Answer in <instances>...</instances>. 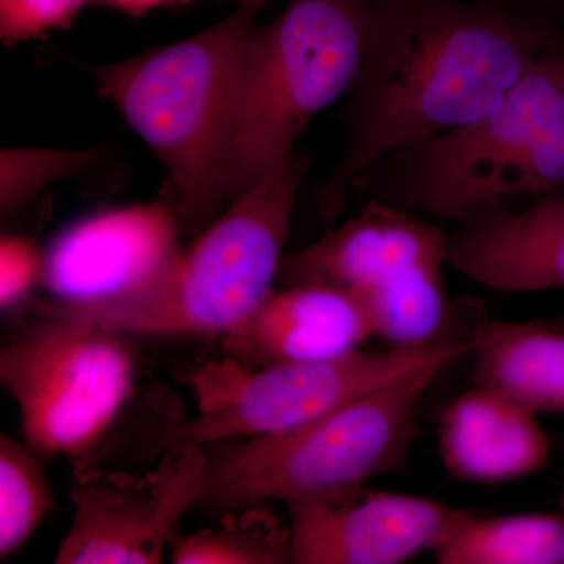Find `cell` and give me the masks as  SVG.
I'll return each mask as SVG.
<instances>
[{"instance_id": "ba28073f", "label": "cell", "mask_w": 564, "mask_h": 564, "mask_svg": "<svg viewBox=\"0 0 564 564\" xmlns=\"http://www.w3.org/2000/svg\"><path fill=\"white\" fill-rule=\"evenodd\" d=\"M470 347V339L448 340L434 347L358 350L329 361L261 367L226 358L193 373L198 414L165 433L163 445L207 447L288 432L423 367L452 366L469 355Z\"/></svg>"}, {"instance_id": "ffe728a7", "label": "cell", "mask_w": 564, "mask_h": 564, "mask_svg": "<svg viewBox=\"0 0 564 564\" xmlns=\"http://www.w3.org/2000/svg\"><path fill=\"white\" fill-rule=\"evenodd\" d=\"M564 191V117L503 163L478 193L481 209Z\"/></svg>"}, {"instance_id": "7c38bea8", "label": "cell", "mask_w": 564, "mask_h": 564, "mask_svg": "<svg viewBox=\"0 0 564 564\" xmlns=\"http://www.w3.org/2000/svg\"><path fill=\"white\" fill-rule=\"evenodd\" d=\"M295 564H400L434 552L458 508L369 485L288 505Z\"/></svg>"}, {"instance_id": "44dd1931", "label": "cell", "mask_w": 564, "mask_h": 564, "mask_svg": "<svg viewBox=\"0 0 564 564\" xmlns=\"http://www.w3.org/2000/svg\"><path fill=\"white\" fill-rule=\"evenodd\" d=\"M101 158V150L63 151L50 148H9L0 155V209H20L54 182L79 176Z\"/></svg>"}, {"instance_id": "5b68a950", "label": "cell", "mask_w": 564, "mask_h": 564, "mask_svg": "<svg viewBox=\"0 0 564 564\" xmlns=\"http://www.w3.org/2000/svg\"><path fill=\"white\" fill-rule=\"evenodd\" d=\"M367 25V0H292L252 25L226 161L229 204L278 172L314 118L350 91Z\"/></svg>"}, {"instance_id": "7402d4cb", "label": "cell", "mask_w": 564, "mask_h": 564, "mask_svg": "<svg viewBox=\"0 0 564 564\" xmlns=\"http://www.w3.org/2000/svg\"><path fill=\"white\" fill-rule=\"evenodd\" d=\"M88 0H0V40L14 46L69 28Z\"/></svg>"}, {"instance_id": "52a82bcc", "label": "cell", "mask_w": 564, "mask_h": 564, "mask_svg": "<svg viewBox=\"0 0 564 564\" xmlns=\"http://www.w3.org/2000/svg\"><path fill=\"white\" fill-rule=\"evenodd\" d=\"M124 334L46 311V321L0 352V381L20 413L25 444L41 455L88 463L135 388Z\"/></svg>"}, {"instance_id": "ac0fdd59", "label": "cell", "mask_w": 564, "mask_h": 564, "mask_svg": "<svg viewBox=\"0 0 564 564\" xmlns=\"http://www.w3.org/2000/svg\"><path fill=\"white\" fill-rule=\"evenodd\" d=\"M221 522L180 534L170 549L174 564H289L292 534L289 521L256 503L223 513Z\"/></svg>"}, {"instance_id": "8fae6325", "label": "cell", "mask_w": 564, "mask_h": 564, "mask_svg": "<svg viewBox=\"0 0 564 564\" xmlns=\"http://www.w3.org/2000/svg\"><path fill=\"white\" fill-rule=\"evenodd\" d=\"M182 234L166 202L96 212L47 245L41 284L55 306L113 302L150 284L182 250Z\"/></svg>"}, {"instance_id": "cb8c5ba5", "label": "cell", "mask_w": 564, "mask_h": 564, "mask_svg": "<svg viewBox=\"0 0 564 564\" xmlns=\"http://www.w3.org/2000/svg\"><path fill=\"white\" fill-rule=\"evenodd\" d=\"M88 2L110 7V9L129 14V17L139 18L150 13L151 10L162 9V7L188 6L193 0H88Z\"/></svg>"}, {"instance_id": "9c48e42d", "label": "cell", "mask_w": 564, "mask_h": 564, "mask_svg": "<svg viewBox=\"0 0 564 564\" xmlns=\"http://www.w3.org/2000/svg\"><path fill=\"white\" fill-rule=\"evenodd\" d=\"M564 117V44H552L480 118L391 152L359 191L436 218L462 221L475 193L503 163Z\"/></svg>"}, {"instance_id": "d6986e66", "label": "cell", "mask_w": 564, "mask_h": 564, "mask_svg": "<svg viewBox=\"0 0 564 564\" xmlns=\"http://www.w3.org/2000/svg\"><path fill=\"white\" fill-rule=\"evenodd\" d=\"M54 507L50 478L28 444L0 436V558L31 540Z\"/></svg>"}, {"instance_id": "277c9868", "label": "cell", "mask_w": 564, "mask_h": 564, "mask_svg": "<svg viewBox=\"0 0 564 564\" xmlns=\"http://www.w3.org/2000/svg\"><path fill=\"white\" fill-rule=\"evenodd\" d=\"M448 367H423L288 432L204 447L196 508L228 513L256 503L288 507L395 473L421 432L426 392Z\"/></svg>"}, {"instance_id": "d4e9b609", "label": "cell", "mask_w": 564, "mask_h": 564, "mask_svg": "<svg viewBox=\"0 0 564 564\" xmlns=\"http://www.w3.org/2000/svg\"><path fill=\"white\" fill-rule=\"evenodd\" d=\"M232 2H236L237 6H254L262 9L269 0H232Z\"/></svg>"}, {"instance_id": "4fadbf2b", "label": "cell", "mask_w": 564, "mask_h": 564, "mask_svg": "<svg viewBox=\"0 0 564 564\" xmlns=\"http://www.w3.org/2000/svg\"><path fill=\"white\" fill-rule=\"evenodd\" d=\"M445 261L470 281L508 293L564 289V191L521 210H478L447 232Z\"/></svg>"}, {"instance_id": "6da1fadb", "label": "cell", "mask_w": 564, "mask_h": 564, "mask_svg": "<svg viewBox=\"0 0 564 564\" xmlns=\"http://www.w3.org/2000/svg\"><path fill=\"white\" fill-rule=\"evenodd\" d=\"M367 3L361 63L339 118L343 151L317 193L326 218L381 159L477 120L556 43L496 3Z\"/></svg>"}, {"instance_id": "e0dca14e", "label": "cell", "mask_w": 564, "mask_h": 564, "mask_svg": "<svg viewBox=\"0 0 564 564\" xmlns=\"http://www.w3.org/2000/svg\"><path fill=\"white\" fill-rule=\"evenodd\" d=\"M433 555L440 564H564V514L458 510Z\"/></svg>"}, {"instance_id": "30bf717a", "label": "cell", "mask_w": 564, "mask_h": 564, "mask_svg": "<svg viewBox=\"0 0 564 564\" xmlns=\"http://www.w3.org/2000/svg\"><path fill=\"white\" fill-rule=\"evenodd\" d=\"M206 463V448L198 444L165 448L143 475L77 463L70 478L73 521L55 563H161L198 505Z\"/></svg>"}, {"instance_id": "2e32d148", "label": "cell", "mask_w": 564, "mask_h": 564, "mask_svg": "<svg viewBox=\"0 0 564 564\" xmlns=\"http://www.w3.org/2000/svg\"><path fill=\"white\" fill-rule=\"evenodd\" d=\"M474 383L534 414H564V333L544 323L491 321L470 337Z\"/></svg>"}, {"instance_id": "603a6c76", "label": "cell", "mask_w": 564, "mask_h": 564, "mask_svg": "<svg viewBox=\"0 0 564 564\" xmlns=\"http://www.w3.org/2000/svg\"><path fill=\"white\" fill-rule=\"evenodd\" d=\"M43 251L32 240L3 234L0 240V306H20L36 284H41Z\"/></svg>"}, {"instance_id": "7a4b0ae2", "label": "cell", "mask_w": 564, "mask_h": 564, "mask_svg": "<svg viewBox=\"0 0 564 564\" xmlns=\"http://www.w3.org/2000/svg\"><path fill=\"white\" fill-rule=\"evenodd\" d=\"M261 10L236 11L191 39L107 65H85L170 177V206L182 232L220 217L226 161L245 46Z\"/></svg>"}, {"instance_id": "5bb4252c", "label": "cell", "mask_w": 564, "mask_h": 564, "mask_svg": "<svg viewBox=\"0 0 564 564\" xmlns=\"http://www.w3.org/2000/svg\"><path fill=\"white\" fill-rule=\"evenodd\" d=\"M375 337L362 304L326 284L284 285L223 336L226 358L245 367L314 362L361 350Z\"/></svg>"}, {"instance_id": "9a60e30c", "label": "cell", "mask_w": 564, "mask_h": 564, "mask_svg": "<svg viewBox=\"0 0 564 564\" xmlns=\"http://www.w3.org/2000/svg\"><path fill=\"white\" fill-rule=\"evenodd\" d=\"M437 452L455 480L500 485L541 473L552 443L538 414L474 384L444 408L437 422Z\"/></svg>"}, {"instance_id": "484cf974", "label": "cell", "mask_w": 564, "mask_h": 564, "mask_svg": "<svg viewBox=\"0 0 564 564\" xmlns=\"http://www.w3.org/2000/svg\"><path fill=\"white\" fill-rule=\"evenodd\" d=\"M560 503H562V513L564 514V480L562 486V496H560Z\"/></svg>"}, {"instance_id": "8992f818", "label": "cell", "mask_w": 564, "mask_h": 564, "mask_svg": "<svg viewBox=\"0 0 564 564\" xmlns=\"http://www.w3.org/2000/svg\"><path fill=\"white\" fill-rule=\"evenodd\" d=\"M447 232L391 203L369 206L282 261L284 285H333L362 304L391 348L448 343L454 304L445 284Z\"/></svg>"}, {"instance_id": "3957f363", "label": "cell", "mask_w": 564, "mask_h": 564, "mask_svg": "<svg viewBox=\"0 0 564 564\" xmlns=\"http://www.w3.org/2000/svg\"><path fill=\"white\" fill-rule=\"evenodd\" d=\"M307 170V159L293 154L234 199L140 291L96 306L54 304L55 310L124 336H226L273 291Z\"/></svg>"}]
</instances>
